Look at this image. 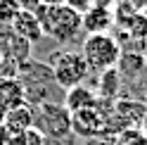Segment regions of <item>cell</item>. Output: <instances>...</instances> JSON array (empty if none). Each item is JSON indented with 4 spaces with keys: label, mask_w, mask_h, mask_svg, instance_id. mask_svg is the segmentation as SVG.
I'll use <instances>...</instances> for the list:
<instances>
[{
    "label": "cell",
    "mask_w": 147,
    "mask_h": 145,
    "mask_svg": "<svg viewBox=\"0 0 147 145\" xmlns=\"http://www.w3.org/2000/svg\"><path fill=\"white\" fill-rule=\"evenodd\" d=\"M31 12L38 17L40 22V29L43 36H50V38L59 41V43H71L78 38V33L83 31L81 26V14L74 12L71 7L67 5H52V7H45L36 3L31 7Z\"/></svg>",
    "instance_id": "cell-1"
},
{
    "label": "cell",
    "mask_w": 147,
    "mask_h": 145,
    "mask_svg": "<svg viewBox=\"0 0 147 145\" xmlns=\"http://www.w3.org/2000/svg\"><path fill=\"white\" fill-rule=\"evenodd\" d=\"M121 83H123V76L119 74V69L112 67L107 71H100L97 74V98L105 102H114L119 100V90H121Z\"/></svg>",
    "instance_id": "cell-11"
},
{
    "label": "cell",
    "mask_w": 147,
    "mask_h": 145,
    "mask_svg": "<svg viewBox=\"0 0 147 145\" xmlns=\"http://www.w3.org/2000/svg\"><path fill=\"white\" fill-rule=\"evenodd\" d=\"M140 50H142V55L147 57V36H145L142 41H140Z\"/></svg>",
    "instance_id": "cell-21"
},
{
    "label": "cell",
    "mask_w": 147,
    "mask_h": 145,
    "mask_svg": "<svg viewBox=\"0 0 147 145\" xmlns=\"http://www.w3.org/2000/svg\"><path fill=\"white\" fill-rule=\"evenodd\" d=\"M64 5H67V7H71L74 12L83 14V12H88L90 7L95 5V0H64Z\"/></svg>",
    "instance_id": "cell-17"
},
{
    "label": "cell",
    "mask_w": 147,
    "mask_h": 145,
    "mask_svg": "<svg viewBox=\"0 0 147 145\" xmlns=\"http://www.w3.org/2000/svg\"><path fill=\"white\" fill-rule=\"evenodd\" d=\"M26 102V90L19 76H3L0 79V114L14 110Z\"/></svg>",
    "instance_id": "cell-7"
},
{
    "label": "cell",
    "mask_w": 147,
    "mask_h": 145,
    "mask_svg": "<svg viewBox=\"0 0 147 145\" xmlns=\"http://www.w3.org/2000/svg\"><path fill=\"white\" fill-rule=\"evenodd\" d=\"M38 5H45V7H52V5H64V0H36Z\"/></svg>",
    "instance_id": "cell-19"
},
{
    "label": "cell",
    "mask_w": 147,
    "mask_h": 145,
    "mask_svg": "<svg viewBox=\"0 0 147 145\" xmlns=\"http://www.w3.org/2000/svg\"><path fill=\"white\" fill-rule=\"evenodd\" d=\"M81 26L83 31L90 33H107L114 26V12L109 10V5H93L88 12L81 14Z\"/></svg>",
    "instance_id": "cell-6"
},
{
    "label": "cell",
    "mask_w": 147,
    "mask_h": 145,
    "mask_svg": "<svg viewBox=\"0 0 147 145\" xmlns=\"http://www.w3.org/2000/svg\"><path fill=\"white\" fill-rule=\"evenodd\" d=\"M97 5H109V0H95Z\"/></svg>",
    "instance_id": "cell-22"
},
{
    "label": "cell",
    "mask_w": 147,
    "mask_h": 145,
    "mask_svg": "<svg viewBox=\"0 0 147 145\" xmlns=\"http://www.w3.org/2000/svg\"><path fill=\"white\" fill-rule=\"evenodd\" d=\"M0 124H3V114H0Z\"/></svg>",
    "instance_id": "cell-23"
},
{
    "label": "cell",
    "mask_w": 147,
    "mask_h": 145,
    "mask_svg": "<svg viewBox=\"0 0 147 145\" xmlns=\"http://www.w3.org/2000/svg\"><path fill=\"white\" fill-rule=\"evenodd\" d=\"M22 10H24V0H0V24L12 26V22Z\"/></svg>",
    "instance_id": "cell-14"
},
{
    "label": "cell",
    "mask_w": 147,
    "mask_h": 145,
    "mask_svg": "<svg viewBox=\"0 0 147 145\" xmlns=\"http://www.w3.org/2000/svg\"><path fill=\"white\" fill-rule=\"evenodd\" d=\"M81 55H83L88 69L100 74V71L116 67L119 55H121V43L112 33H90L83 38Z\"/></svg>",
    "instance_id": "cell-2"
},
{
    "label": "cell",
    "mask_w": 147,
    "mask_h": 145,
    "mask_svg": "<svg viewBox=\"0 0 147 145\" xmlns=\"http://www.w3.org/2000/svg\"><path fill=\"white\" fill-rule=\"evenodd\" d=\"M3 126H7L12 133H22L26 129H33V107L29 102H24L14 110L3 114Z\"/></svg>",
    "instance_id": "cell-12"
},
{
    "label": "cell",
    "mask_w": 147,
    "mask_h": 145,
    "mask_svg": "<svg viewBox=\"0 0 147 145\" xmlns=\"http://www.w3.org/2000/svg\"><path fill=\"white\" fill-rule=\"evenodd\" d=\"M33 129L43 138L64 140L71 136V112L62 102H43L33 107Z\"/></svg>",
    "instance_id": "cell-3"
},
{
    "label": "cell",
    "mask_w": 147,
    "mask_h": 145,
    "mask_svg": "<svg viewBox=\"0 0 147 145\" xmlns=\"http://www.w3.org/2000/svg\"><path fill=\"white\" fill-rule=\"evenodd\" d=\"M147 67V57L142 55L140 45H135V48H121V55H119V62H116V69L119 74L123 79H138L145 71Z\"/></svg>",
    "instance_id": "cell-8"
},
{
    "label": "cell",
    "mask_w": 147,
    "mask_h": 145,
    "mask_svg": "<svg viewBox=\"0 0 147 145\" xmlns=\"http://www.w3.org/2000/svg\"><path fill=\"white\" fill-rule=\"evenodd\" d=\"M97 102H100L97 93H95L90 86H86V83L64 90V100H62V105L67 107L71 114H74V112H81V110H88V107H95Z\"/></svg>",
    "instance_id": "cell-9"
},
{
    "label": "cell",
    "mask_w": 147,
    "mask_h": 145,
    "mask_svg": "<svg viewBox=\"0 0 147 145\" xmlns=\"http://www.w3.org/2000/svg\"><path fill=\"white\" fill-rule=\"evenodd\" d=\"M12 26H5V24H0V55H5V50H7V45H10L12 41Z\"/></svg>",
    "instance_id": "cell-18"
},
{
    "label": "cell",
    "mask_w": 147,
    "mask_h": 145,
    "mask_svg": "<svg viewBox=\"0 0 147 145\" xmlns=\"http://www.w3.org/2000/svg\"><path fill=\"white\" fill-rule=\"evenodd\" d=\"M140 131H142V133L147 136V112L142 114V119H140Z\"/></svg>",
    "instance_id": "cell-20"
},
{
    "label": "cell",
    "mask_w": 147,
    "mask_h": 145,
    "mask_svg": "<svg viewBox=\"0 0 147 145\" xmlns=\"http://www.w3.org/2000/svg\"><path fill=\"white\" fill-rule=\"evenodd\" d=\"M50 69H52L55 83H57V88H62V90H69L74 86L86 83V79L90 74L83 55L76 52V50H59V52H55L52 60H50Z\"/></svg>",
    "instance_id": "cell-4"
},
{
    "label": "cell",
    "mask_w": 147,
    "mask_h": 145,
    "mask_svg": "<svg viewBox=\"0 0 147 145\" xmlns=\"http://www.w3.org/2000/svg\"><path fill=\"white\" fill-rule=\"evenodd\" d=\"M43 143H45V138H43L40 131L26 129V131H22L19 136H17V143L14 145H43Z\"/></svg>",
    "instance_id": "cell-16"
},
{
    "label": "cell",
    "mask_w": 147,
    "mask_h": 145,
    "mask_svg": "<svg viewBox=\"0 0 147 145\" xmlns=\"http://www.w3.org/2000/svg\"><path fill=\"white\" fill-rule=\"evenodd\" d=\"M116 143L119 145H147V136L138 129V126H133V129H126L116 136Z\"/></svg>",
    "instance_id": "cell-15"
},
{
    "label": "cell",
    "mask_w": 147,
    "mask_h": 145,
    "mask_svg": "<svg viewBox=\"0 0 147 145\" xmlns=\"http://www.w3.org/2000/svg\"><path fill=\"white\" fill-rule=\"evenodd\" d=\"M126 33L131 36L133 43H140L147 36V14L145 12H133L128 24H126Z\"/></svg>",
    "instance_id": "cell-13"
},
{
    "label": "cell",
    "mask_w": 147,
    "mask_h": 145,
    "mask_svg": "<svg viewBox=\"0 0 147 145\" xmlns=\"http://www.w3.org/2000/svg\"><path fill=\"white\" fill-rule=\"evenodd\" d=\"M12 31L19 36V38L29 41L31 45L38 43V41H43V29H40L38 17H36L31 10H26V7H24L19 14H17V19L12 22Z\"/></svg>",
    "instance_id": "cell-10"
},
{
    "label": "cell",
    "mask_w": 147,
    "mask_h": 145,
    "mask_svg": "<svg viewBox=\"0 0 147 145\" xmlns=\"http://www.w3.org/2000/svg\"><path fill=\"white\" fill-rule=\"evenodd\" d=\"M107 112H109V102L105 100H100L95 107L74 112L71 133L81 136V138H102V136H107Z\"/></svg>",
    "instance_id": "cell-5"
}]
</instances>
